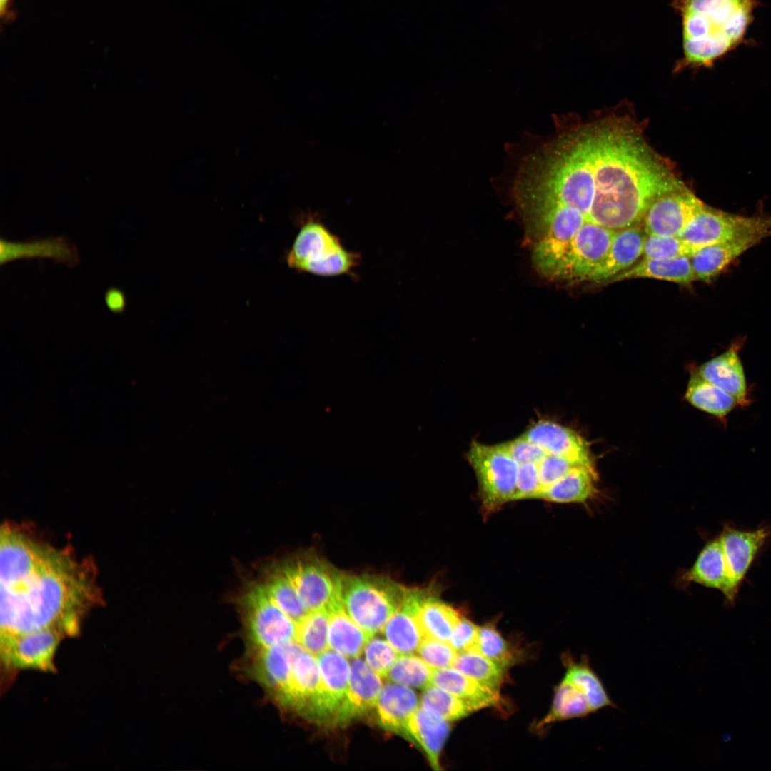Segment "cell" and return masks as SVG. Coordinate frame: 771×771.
I'll return each instance as SVG.
<instances>
[{"mask_svg":"<svg viewBox=\"0 0 771 771\" xmlns=\"http://www.w3.org/2000/svg\"><path fill=\"white\" fill-rule=\"evenodd\" d=\"M0 543L1 647L40 633L75 634L99 600L91 565L9 524Z\"/></svg>","mask_w":771,"mask_h":771,"instance_id":"cell-2","label":"cell"},{"mask_svg":"<svg viewBox=\"0 0 771 771\" xmlns=\"http://www.w3.org/2000/svg\"><path fill=\"white\" fill-rule=\"evenodd\" d=\"M563 657L566 668L564 679L585 695L593 712L608 707H618L610 697L601 679L591 667L588 655H583L579 662L575 661L570 655L565 654Z\"/></svg>","mask_w":771,"mask_h":771,"instance_id":"cell-26","label":"cell"},{"mask_svg":"<svg viewBox=\"0 0 771 771\" xmlns=\"http://www.w3.org/2000/svg\"><path fill=\"white\" fill-rule=\"evenodd\" d=\"M615 233V230L585 221L550 280L570 283L587 281L605 259Z\"/></svg>","mask_w":771,"mask_h":771,"instance_id":"cell-9","label":"cell"},{"mask_svg":"<svg viewBox=\"0 0 771 771\" xmlns=\"http://www.w3.org/2000/svg\"><path fill=\"white\" fill-rule=\"evenodd\" d=\"M462 615L430 592L418 612V620L425 638L448 642Z\"/></svg>","mask_w":771,"mask_h":771,"instance_id":"cell-27","label":"cell"},{"mask_svg":"<svg viewBox=\"0 0 771 771\" xmlns=\"http://www.w3.org/2000/svg\"><path fill=\"white\" fill-rule=\"evenodd\" d=\"M685 398L695 408L718 418L725 417L738 405L731 395L705 381L696 372L691 375Z\"/></svg>","mask_w":771,"mask_h":771,"instance_id":"cell-28","label":"cell"},{"mask_svg":"<svg viewBox=\"0 0 771 771\" xmlns=\"http://www.w3.org/2000/svg\"><path fill=\"white\" fill-rule=\"evenodd\" d=\"M467 457L477 478L485 517L513 500L519 465L500 444L473 441Z\"/></svg>","mask_w":771,"mask_h":771,"instance_id":"cell-7","label":"cell"},{"mask_svg":"<svg viewBox=\"0 0 771 771\" xmlns=\"http://www.w3.org/2000/svg\"><path fill=\"white\" fill-rule=\"evenodd\" d=\"M11 5V0H0V14L1 19L8 20L12 17L11 11L10 10Z\"/></svg>","mask_w":771,"mask_h":771,"instance_id":"cell-43","label":"cell"},{"mask_svg":"<svg viewBox=\"0 0 771 771\" xmlns=\"http://www.w3.org/2000/svg\"><path fill=\"white\" fill-rule=\"evenodd\" d=\"M408 589L387 577L342 574L340 596L348 615L373 637L400 608Z\"/></svg>","mask_w":771,"mask_h":771,"instance_id":"cell-5","label":"cell"},{"mask_svg":"<svg viewBox=\"0 0 771 771\" xmlns=\"http://www.w3.org/2000/svg\"><path fill=\"white\" fill-rule=\"evenodd\" d=\"M646 236L640 226L615 231L608 254L587 281L605 284L632 267L642 256Z\"/></svg>","mask_w":771,"mask_h":771,"instance_id":"cell-15","label":"cell"},{"mask_svg":"<svg viewBox=\"0 0 771 771\" xmlns=\"http://www.w3.org/2000/svg\"><path fill=\"white\" fill-rule=\"evenodd\" d=\"M418 653L433 670L453 667L458 653L448 642L424 638Z\"/></svg>","mask_w":771,"mask_h":771,"instance_id":"cell-37","label":"cell"},{"mask_svg":"<svg viewBox=\"0 0 771 771\" xmlns=\"http://www.w3.org/2000/svg\"><path fill=\"white\" fill-rule=\"evenodd\" d=\"M432 685L463 700L475 710L501 702L499 694L454 667L433 670Z\"/></svg>","mask_w":771,"mask_h":771,"instance_id":"cell-24","label":"cell"},{"mask_svg":"<svg viewBox=\"0 0 771 771\" xmlns=\"http://www.w3.org/2000/svg\"><path fill=\"white\" fill-rule=\"evenodd\" d=\"M765 238L758 234L747 235L696 250L690 256L696 281H712L730 263Z\"/></svg>","mask_w":771,"mask_h":771,"instance_id":"cell-16","label":"cell"},{"mask_svg":"<svg viewBox=\"0 0 771 771\" xmlns=\"http://www.w3.org/2000/svg\"><path fill=\"white\" fill-rule=\"evenodd\" d=\"M420 702V706L448 721L460 720L476 711L467 702L432 684L424 689Z\"/></svg>","mask_w":771,"mask_h":771,"instance_id":"cell-33","label":"cell"},{"mask_svg":"<svg viewBox=\"0 0 771 771\" xmlns=\"http://www.w3.org/2000/svg\"><path fill=\"white\" fill-rule=\"evenodd\" d=\"M596 473L593 465H578L553 483L538 498L553 503H583L595 493Z\"/></svg>","mask_w":771,"mask_h":771,"instance_id":"cell-25","label":"cell"},{"mask_svg":"<svg viewBox=\"0 0 771 771\" xmlns=\"http://www.w3.org/2000/svg\"><path fill=\"white\" fill-rule=\"evenodd\" d=\"M360 259L315 214L303 216L286 257L291 268L322 277L354 276Z\"/></svg>","mask_w":771,"mask_h":771,"instance_id":"cell-4","label":"cell"},{"mask_svg":"<svg viewBox=\"0 0 771 771\" xmlns=\"http://www.w3.org/2000/svg\"><path fill=\"white\" fill-rule=\"evenodd\" d=\"M522 435L539 445L547 454L565 457L581 465H593L588 443L573 430L558 423L541 420Z\"/></svg>","mask_w":771,"mask_h":771,"instance_id":"cell-14","label":"cell"},{"mask_svg":"<svg viewBox=\"0 0 771 771\" xmlns=\"http://www.w3.org/2000/svg\"><path fill=\"white\" fill-rule=\"evenodd\" d=\"M771 236V216H745L712 208L704 202L680 237L695 251L747 235Z\"/></svg>","mask_w":771,"mask_h":771,"instance_id":"cell-8","label":"cell"},{"mask_svg":"<svg viewBox=\"0 0 771 771\" xmlns=\"http://www.w3.org/2000/svg\"><path fill=\"white\" fill-rule=\"evenodd\" d=\"M104 302L107 308L114 313H122L126 308L125 293L116 287L108 288L104 293Z\"/></svg>","mask_w":771,"mask_h":771,"instance_id":"cell-42","label":"cell"},{"mask_svg":"<svg viewBox=\"0 0 771 771\" xmlns=\"http://www.w3.org/2000/svg\"><path fill=\"white\" fill-rule=\"evenodd\" d=\"M738 351V345L734 344L722 354L701 365L695 372L731 395L738 405L742 406L748 404L747 388Z\"/></svg>","mask_w":771,"mask_h":771,"instance_id":"cell-18","label":"cell"},{"mask_svg":"<svg viewBox=\"0 0 771 771\" xmlns=\"http://www.w3.org/2000/svg\"><path fill=\"white\" fill-rule=\"evenodd\" d=\"M49 259L68 267L80 262L77 247L64 236L23 241L0 239V265L20 259Z\"/></svg>","mask_w":771,"mask_h":771,"instance_id":"cell-13","label":"cell"},{"mask_svg":"<svg viewBox=\"0 0 771 771\" xmlns=\"http://www.w3.org/2000/svg\"><path fill=\"white\" fill-rule=\"evenodd\" d=\"M694 252L680 236L647 235L642 257L671 259L690 257Z\"/></svg>","mask_w":771,"mask_h":771,"instance_id":"cell-35","label":"cell"},{"mask_svg":"<svg viewBox=\"0 0 771 771\" xmlns=\"http://www.w3.org/2000/svg\"><path fill=\"white\" fill-rule=\"evenodd\" d=\"M540 493V482L538 463L519 465L513 500L538 498Z\"/></svg>","mask_w":771,"mask_h":771,"instance_id":"cell-40","label":"cell"},{"mask_svg":"<svg viewBox=\"0 0 771 771\" xmlns=\"http://www.w3.org/2000/svg\"><path fill=\"white\" fill-rule=\"evenodd\" d=\"M433 670L420 657L413 654L400 655L386 677L393 683L425 689L432 684Z\"/></svg>","mask_w":771,"mask_h":771,"instance_id":"cell-32","label":"cell"},{"mask_svg":"<svg viewBox=\"0 0 771 771\" xmlns=\"http://www.w3.org/2000/svg\"><path fill=\"white\" fill-rule=\"evenodd\" d=\"M749 570L741 546L731 534L722 533L705 545L685 579L721 591L726 603L733 605Z\"/></svg>","mask_w":771,"mask_h":771,"instance_id":"cell-6","label":"cell"},{"mask_svg":"<svg viewBox=\"0 0 771 771\" xmlns=\"http://www.w3.org/2000/svg\"><path fill=\"white\" fill-rule=\"evenodd\" d=\"M703 201L685 186L657 198L643 219L647 235L680 236Z\"/></svg>","mask_w":771,"mask_h":771,"instance_id":"cell-11","label":"cell"},{"mask_svg":"<svg viewBox=\"0 0 771 771\" xmlns=\"http://www.w3.org/2000/svg\"><path fill=\"white\" fill-rule=\"evenodd\" d=\"M327 609L329 611V649L346 657H358L372 636L361 629L348 615L341 598Z\"/></svg>","mask_w":771,"mask_h":771,"instance_id":"cell-22","label":"cell"},{"mask_svg":"<svg viewBox=\"0 0 771 771\" xmlns=\"http://www.w3.org/2000/svg\"><path fill=\"white\" fill-rule=\"evenodd\" d=\"M629 119L562 131L530 153L514 183L518 205L567 208L612 230L640 226L660 196L683 187Z\"/></svg>","mask_w":771,"mask_h":771,"instance_id":"cell-1","label":"cell"},{"mask_svg":"<svg viewBox=\"0 0 771 771\" xmlns=\"http://www.w3.org/2000/svg\"><path fill=\"white\" fill-rule=\"evenodd\" d=\"M635 278H654L690 285L696 281L690 257L671 259L642 258L638 263L616 275L605 284Z\"/></svg>","mask_w":771,"mask_h":771,"instance_id":"cell-23","label":"cell"},{"mask_svg":"<svg viewBox=\"0 0 771 771\" xmlns=\"http://www.w3.org/2000/svg\"><path fill=\"white\" fill-rule=\"evenodd\" d=\"M500 445L519 465L530 463H538L547 455L542 447L528 440L523 435L501 443Z\"/></svg>","mask_w":771,"mask_h":771,"instance_id":"cell-39","label":"cell"},{"mask_svg":"<svg viewBox=\"0 0 771 771\" xmlns=\"http://www.w3.org/2000/svg\"><path fill=\"white\" fill-rule=\"evenodd\" d=\"M363 651L366 662L381 677H386L400 655L388 641L379 638H371Z\"/></svg>","mask_w":771,"mask_h":771,"instance_id":"cell-36","label":"cell"},{"mask_svg":"<svg viewBox=\"0 0 771 771\" xmlns=\"http://www.w3.org/2000/svg\"><path fill=\"white\" fill-rule=\"evenodd\" d=\"M316 657L331 722L338 723L348 690L351 665L346 657L331 649Z\"/></svg>","mask_w":771,"mask_h":771,"instance_id":"cell-20","label":"cell"},{"mask_svg":"<svg viewBox=\"0 0 771 771\" xmlns=\"http://www.w3.org/2000/svg\"><path fill=\"white\" fill-rule=\"evenodd\" d=\"M296 625L295 638L292 642L315 656L329 649V611L327 608L311 610Z\"/></svg>","mask_w":771,"mask_h":771,"instance_id":"cell-30","label":"cell"},{"mask_svg":"<svg viewBox=\"0 0 771 771\" xmlns=\"http://www.w3.org/2000/svg\"><path fill=\"white\" fill-rule=\"evenodd\" d=\"M430 592L428 588H408L401 605L382 630L387 641L399 655L418 651L425 638L418 623V612Z\"/></svg>","mask_w":771,"mask_h":771,"instance_id":"cell-12","label":"cell"},{"mask_svg":"<svg viewBox=\"0 0 771 771\" xmlns=\"http://www.w3.org/2000/svg\"><path fill=\"white\" fill-rule=\"evenodd\" d=\"M453 667L499 694L504 669L476 650L458 653Z\"/></svg>","mask_w":771,"mask_h":771,"instance_id":"cell-31","label":"cell"},{"mask_svg":"<svg viewBox=\"0 0 771 771\" xmlns=\"http://www.w3.org/2000/svg\"><path fill=\"white\" fill-rule=\"evenodd\" d=\"M281 565L310 611L328 608L341 598L342 574L325 562L305 557Z\"/></svg>","mask_w":771,"mask_h":771,"instance_id":"cell-10","label":"cell"},{"mask_svg":"<svg viewBox=\"0 0 771 771\" xmlns=\"http://www.w3.org/2000/svg\"><path fill=\"white\" fill-rule=\"evenodd\" d=\"M450 730L448 720L420 705L408 722L407 737L423 748L430 765L439 770V756Z\"/></svg>","mask_w":771,"mask_h":771,"instance_id":"cell-21","label":"cell"},{"mask_svg":"<svg viewBox=\"0 0 771 771\" xmlns=\"http://www.w3.org/2000/svg\"><path fill=\"white\" fill-rule=\"evenodd\" d=\"M578 465H581L571 461L565 457L547 454L538 463L540 482V495L553 483L564 476L573 468Z\"/></svg>","mask_w":771,"mask_h":771,"instance_id":"cell-38","label":"cell"},{"mask_svg":"<svg viewBox=\"0 0 771 771\" xmlns=\"http://www.w3.org/2000/svg\"><path fill=\"white\" fill-rule=\"evenodd\" d=\"M381 677L361 658L351 661L348 690L338 723L348 722L376 706L383 687Z\"/></svg>","mask_w":771,"mask_h":771,"instance_id":"cell-17","label":"cell"},{"mask_svg":"<svg viewBox=\"0 0 771 771\" xmlns=\"http://www.w3.org/2000/svg\"><path fill=\"white\" fill-rule=\"evenodd\" d=\"M477 651L504 670L512 665L515 658L508 642L490 623L479 627Z\"/></svg>","mask_w":771,"mask_h":771,"instance_id":"cell-34","label":"cell"},{"mask_svg":"<svg viewBox=\"0 0 771 771\" xmlns=\"http://www.w3.org/2000/svg\"><path fill=\"white\" fill-rule=\"evenodd\" d=\"M591 713L593 712L585 695L563 678L555 688L549 712L538 722L536 727L540 729L558 721L585 717Z\"/></svg>","mask_w":771,"mask_h":771,"instance_id":"cell-29","label":"cell"},{"mask_svg":"<svg viewBox=\"0 0 771 771\" xmlns=\"http://www.w3.org/2000/svg\"><path fill=\"white\" fill-rule=\"evenodd\" d=\"M376 707L383 728L407 737L408 722L419 707L418 698L410 687L388 683L383 686Z\"/></svg>","mask_w":771,"mask_h":771,"instance_id":"cell-19","label":"cell"},{"mask_svg":"<svg viewBox=\"0 0 771 771\" xmlns=\"http://www.w3.org/2000/svg\"><path fill=\"white\" fill-rule=\"evenodd\" d=\"M758 4L759 0H672L681 18L683 50L675 70L712 66L735 49Z\"/></svg>","mask_w":771,"mask_h":771,"instance_id":"cell-3","label":"cell"},{"mask_svg":"<svg viewBox=\"0 0 771 771\" xmlns=\"http://www.w3.org/2000/svg\"><path fill=\"white\" fill-rule=\"evenodd\" d=\"M478 629L479 627L462 615L452 633L449 643L457 653L477 651Z\"/></svg>","mask_w":771,"mask_h":771,"instance_id":"cell-41","label":"cell"}]
</instances>
